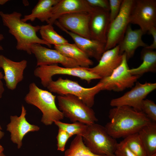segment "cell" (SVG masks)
I'll return each mask as SVG.
<instances>
[{
	"mask_svg": "<svg viewBox=\"0 0 156 156\" xmlns=\"http://www.w3.org/2000/svg\"><path fill=\"white\" fill-rule=\"evenodd\" d=\"M109 117L110 121L105 127L108 134L116 139L138 133L152 121L142 111L127 106L111 109Z\"/></svg>",
	"mask_w": 156,
	"mask_h": 156,
	"instance_id": "6da1fadb",
	"label": "cell"
},
{
	"mask_svg": "<svg viewBox=\"0 0 156 156\" xmlns=\"http://www.w3.org/2000/svg\"><path fill=\"white\" fill-rule=\"evenodd\" d=\"M0 16L3 25L8 28L9 33L16 39L17 50L25 51L31 55V46L34 44H44L51 48V45L37 35L40 26H33L23 21L21 13L14 11L10 13H5L0 11Z\"/></svg>",
	"mask_w": 156,
	"mask_h": 156,
	"instance_id": "7a4b0ae2",
	"label": "cell"
},
{
	"mask_svg": "<svg viewBox=\"0 0 156 156\" xmlns=\"http://www.w3.org/2000/svg\"><path fill=\"white\" fill-rule=\"evenodd\" d=\"M56 96L46 90L39 88L34 82L29 86V91L24 98L25 102L38 108L42 113L41 122L44 125H51L60 121L64 117L56 106Z\"/></svg>",
	"mask_w": 156,
	"mask_h": 156,
	"instance_id": "3957f363",
	"label": "cell"
},
{
	"mask_svg": "<svg viewBox=\"0 0 156 156\" xmlns=\"http://www.w3.org/2000/svg\"><path fill=\"white\" fill-rule=\"evenodd\" d=\"M59 109L64 117L73 122H79L87 125L98 120L93 110L77 97L71 94L57 96Z\"/></svg>",
	"mask_w": 156,
	"mask_h": 156,
	"instance_id": "277c9868",
	"label": "cell"
},
{
	"mask_svg": "<svg viewBox=\"0 0 156 156\" xmlns=\"http://www.w3.org/2000/svg\"><path fill=\"white\" fill-rule=\"evenodd\" d=\"M82 138L85 145L93 153L99 155L114 156L117 142L108 134L105 127L95 123L87 125Z\"/></svg>",
	"mask_w": 156,
	"mask_h": 156,
	"instance_id": "5b68a950",
	"label": "cell"
},
{
	"mask_svg": "<svg viewBox=\"0 0 156 156\" xmlns=\"http://www.w3.org/2000/svg\"><path fill=\"white\" fill-rule=\"evenodd\" d=\"M102 85L99 81L93 87L86 88L76 81L60 77L56 81H52L47 88L50 92L59 95H73L92 108L94 104L95 96L101 90Z\"/></svg>",
	"mask_w": 156,
	"mask_h": 156,
	"instance_id": "8992f818",
	"label": "cell"
},
{
	"mask_svg": "<svg viewBox=\"0 0 156 156\" xmlns=\"http://www.w3.org/2000/svg\"><path fill=\"white\" fill-rule=\"evenodd\" d=\"M34 75L40 79L42 85L47 88L56 75H66L76 77L90 83L93 79H101L98 75L88 71L86 68H69L62 67L58 64L37 66L34 71Z\"/></svg>",
	"mask_w": 156,
	"mask_h": 156,
	"instance_id": "52a82bcc",
	"label": "cell"
},
{
	"mask_svg": "<svg viewBox=\"0 0 156 156\" xmlns=\"http://www.w3.org/2000/svg\"><path fill=\"white\" fill-rule=\"evenodd\" d=\"M130 70L126 55L124 53L121 62L112 74L100 79L99 82L102 84L101 90L120 92L132 88L141 76L132 75Z\"/></svg>",
	"mask_w": 156,
	"mask_h": 156,
	"instance_id": "ba28073f",
	"label": "cell"
},
{
	"mask_svg": "<svg viewBox=\"0 0 156 156\" xmlns=\"http://www.w3.org/2000/svg\"><path fill=\"white\" fill-rule=\"evenodd\" d=\"M129 22L138 25L144 34L156 27V0H134Z\"/></svg>",
	"mask_w": 156,
	"mask_h": 156,
	"instance_id": "9c48e42d",
	"label": "cell"
},
{
	"mask_svg": "<svg viewBox=\"0 0 156 156\" xmlns=\"http://www.w3.org/2000/svg\"><path fill=\"white\" fill-rule=\"evenodd\" d=\"M134 0H123L120 12L109 23L105 44L106 51L117 46L123 37L129 24V17Z\"/></svg>",
	"mask_w": 156,
	"mask_h": 156,
	"instance_id": "30bf717a",
	"label": "cell"
},
{
	"mask_svg": "<svg viewBox=\"0 0 156 156\" xmlns=\"http://www.w3.org/2000/svg\"><path fill=\"white\" fill-rule=\"evenodd\" d=\"M156 88V83L146 82L142 83L137 81L134 87L130 91L120 97L112 99L110 105L114 107L127 106L137 111H141L142 101Z\"/></svg>",
	"mask_w": 156,
	"mask_h": 156,
	"instance_id": "8fae6325",
	"label": "cell"
},
{
	"mask_svg": "<svg viewBox=\"0 0 156 156\" xmlns=\"http://www.w3.org/2000/svg\"><path fill=\"white\" fill-rule=\"evenodd\" d=\"M31 51L36 58L37 67L58 63L66 68L80 67L76 61L65 56L56 50L46 48L40 44L32 45Z\"/></svg>",
	"mask_w": 156,
	"mask_h": 156,
	"instance_id": "7c38bea8",
	"label": "cell"
},
{
	"mask_svg": "<svg viewBox=\"0 0 156 156\" xmlns=\"http://www.w3.org/2000/svg\"><path fill=\"white\" fill-rule=\"evenodd\" d=\"M89 13L88 27L90 39L105 44L110 23L109 10L93 7Z\"/></svg>",
	"mask_w": 156,
	"mask_h": 156,
	"instance_id": "4fadbf2b",
	"label": "cell"
},
{
	"mask_svg": "<svg viewBox=\"0 0 156 156\" xmlns=\"http://www.w3.org/2000/svg\"><path fill=\"white\" fill-rule=\"evenodd\" d=\"M26 114V110L22 105L20 116H11L10 122L7 125V130L10 133L11 140L17 145L18 149L22 146L23 140L26 134L40 130L38 126L31 124L27 121L25 117Z\"/></svg>",
	"mask_w": 156,
	"mask_h": 156,
	"instance_id": "5bb4252c",
	"label": "cell"
},
{
	"mask_svg": "<svg viewBox=\"0 0 156 156\" xmlns=\"http://www.w3.org/2000/svg\"><path fill=\"white\" fill-rule=\"evenodd\" d=\"M89 13L76 12L65 14L56 20L64 29L80 36L90 39L88 24Z\"/></svg>",
	"mask_w": 156,
	"mask_h": 156,
	"instance_id": "9a60e30c",
	"label": "cell"
},
{
	"mask_svg": "<svg viewBox=\"0 0 156 156\" xmlns=\"http://www.w3.org/2000/svg\"><path fill=\"white\" fill-rule=\"evenodd\" d=\"M27 64L26 60L15 62L0 54V68L4 71L3 79L8 89L12 90L15 89L18 84L23 80Z\"/></svg>",
	"mask_w": 156,
	"mask_h": 156,
	"instance_id": "2e32d148",
	"label": "cell"
},
{
	"mask_svg": "<svg viewBox=\"0 0 156 156\" xmlns=\"http://www.w3.org/2000/svg\"><path fill=\"white\" fill-rule=\"evenodd\" d=\"M122 54L120 53L119 46L117 45L106 51L102 54L97 65L92 68H86L101 78L108 77L120 64Z\"/></svg>",
	"mask_w": 156,
	"mask_h": 156,
	"instance_id": "e0dca14e",
	"label": "cell"
},
{
	"mask_svg": "<svg viewBox=\"0 0 156 156\" xmlns=\"http://www.w3.org/2000/svg\"><path fill=\"white\" fill-rule=\"evenodd\" d=\"M54 24L69 35L77 46L89 58H93L99 62L106 51L105 44L80 36L68 31L63 27L56 21Z\"/></svg>",
	"mask_w": 156,
	"mask_h": 156,
	"instance_id": "ac0fdd59",
	"label": "cell"
},
{
	"mask_svg": "<svg viewBox=\"0 0 156 156\" xmlns=\"http://www.w3.org/2000/svg\"><path fill=\"white\" fill-rule=\"evenodd\" d=\"M92 8L86 0H60L53 7L51 18L47 23L53 25L63 15L76 12L89 13Z\"/></svg>",
	"mask_w": 156,
	"mask_h": 156,
	"instance_id": "d6986e66",
	"label": "cell"
},
{
	"mask_svg": "<svg viewBox=\"0 0 156 156\" xmlns=\"http://www.w3.org/2000/svg\"><path fill=\"white\" fill-rule=\"evenodd\" d=\"M144 34L140 29L133 30L129 25H128L123 37L118 44L120 53H125L127 60L133 56L137 48L146 47L148 45L142 40Z\"/></svg>",
	"mask_w": 156,
	"mask_h": 156,
	"instance_id": "ffe728a7",
	"label": "cell"
},
{
	"mask_svg": "<svg viewBox=\"0 0 156 156\" xmlns=\"http://www.w3.org/2000/svg\"><path fill=\"white\" fill-rule=\"evenodd\" d=\"M60 0H39L32 10L31 13L25 15L22 21L26 22L28 21H33L36 19L42 22H48L51 16L53 7Z\"/></svg>",
	"mask_w": 156,
	"mask_h": 156,
	"instance_id": "44dd1931",
	"label": "cell"
},
{
	"mask_svg": "<svg viewBox=\"0 0 156 156\" xmlns=\"http://www.w3.org/2000/svg\"><path fill=\"white\" fill-rule=\"evenodd\" d=\"M54 48L65 56L76 61L81 67L88 68L93 64V61L75 43L54 46Z\"/></svg>",
	"mask_w": 156,
	"mask_h": 156,
	"instance_id": "7402d4cb",
	"label": "cell"
},
{
	"mask_svg": "<svg viewBox=\"0 0 156 156\" xmlns=\"http://www.w3.org/2000/svg\"><path fill=\"white\" fill-rule=\"evenodd\" d=\"M147 156L156 154V124L152 121L138 132Z\"/></svg>",
	"mask_w": 156,
	"mask_h": 156,
	"instance_id": "603a6c76",
	"label": "cell"
},
{
	"mask_svg": "<svg viewBox=\"0 0 156 156\" xmlns=\"http://www.w3.org/2000/svg\"><path fill=\"white\" fill-rule=\"evenodd\" d=\"M142 63L138 67L130 70L131 74L141 76L148 72L156 71V52L153 50L143 48L141 52Z\"/></svg>",
	"mask_w": 156,
	"mask_h": 156,
	"instance_id": "cb8c5ba5",
	"label": "cell"
},
{
	"mask_svg": "<svg viewBox=\"0 0 156 156\" xmlns=\"http://www.w3.org/2000/svg\"><path fill=\"white\" fill-rule=\"evenodd\" d=\"M39 32L41 39L51 45H61L69 43L55 31L52 25L47 24L40 26Z\"/></svg>",
	"mask_w": 156,
	"mask_h": 156,
	"instance_id": "d4e9b609",
	"label": "cell"
},
{
	"mask_svg": "<svg viewBox=\"0 0 156 156\" xmlns=\"http://www.w3.org/2000/svg\"><path fill=\"white\" fill-rule=\"evenodd\" d=\"M64 156H107L96 154L92 152L84 144L82 137L76 135L71 142Z\"/></svg>",
	"mask_w": 156,
	"mask_h": 156,
	"instance_id": "484cf974",
	"label": "cell"
},
{
	"mask_svg": "<svg viewBox=\"0 0 156 156\" xmlns=\"http://www.w3.org/2000/svg\"><path fill=\"white\" fill-rule=\"evenodd\" d=\"M54 123L58 127L59 129L64 131L71 137L75 135L83 137L85 133L87 128V125L79 122L67 123L59 120L55 121Z\"/></svg>",
	"mask_w": 156,
	"mask_h": 156,
	"instance_id": "4316f807",
	"label": "cell"
},
{
	"mask_svg": "<svg viewBox=\"0 0 156 156\" xmlns=\"http://www.w3.org/2000/svg\"><path fill=\"white\" fill-rule=\"evenodd\" d=\"M123 140L128 148L136 156H147L138 133L126 137Z\"/></svg>",
	"mask_w": 156,
	"mask_h": 156,
	"instance_id": "83f0119b",
	"label": "cell"
},
{
	"mask_svg": "<svg viewBox=\"0 0 156 156\" xmlns=\"http://www.w3.org/2000/svg\"><path fill=\"white\" fill-rule=\"evenodd\" d=\"M141 111L152 121H156V105L152 101L148 99L143 100L141 104Z\"/></svg>",
	"mask_w": 156,
	"mask_h": 156,
	"instance_id": "f1b7e54d",
	"label": "cell"
},
{
	"mask_svg": "<svg viewBox=\"0 0 156 156\" xmlns=\"http://www.w3.org/2000/svg\"><path fill=\"white\" fill-rule=\"evenodd\" d=\"M123 0H109L110 23L118 14Z\"/></svg>",
	"mask_w": 156,
	"mask_h": 156,
	"instance_id": "f546056e",
	"label": "cell"
},
{
	"mask_svg": "<svg viewBox=\"0 0 156 156\" xmlns=\"http://www.w3.org/2000/svg\"><path fill=\"white\" fill-rule=\"evenodd\" d=\"M114 155V156H136L128 148L123 140L117 143Z\"/></svg>",
	"mask_w": 156,
	"mask_h": 156,
	"instance_id": "4dcf8cb0",
	"label": "cell"
},
{
	"mask_svg": "<svg viewBox=\"0 0 156 156\" xmlns=\"http://www.w3.org/2000/svg\"><path fill=\"white\" fill-rule=\"evenodd\" d=\"M71 137L66 132L59 129L57 136V150L61 151L65 150L66 144L68 140Z\"/></svg>",
	"mask_w": 156,
	"mask_h": 156,
	"instance_id": "1f68e13d",
	"label": "cell"
},
{
	"mask_svg": "<svg viewBox=\"0 0 156 156\" xmlns=\"http://www.w3.org/2000/svg\"><path fill=\"white\" fill-rule=\"evenodd\" d=\"M88 4L92 7L109 10V1L108 0H86Z\"/></svg>",
	"mask_w": 156,
	"mask_h": 156,
	"instance_id": "d6a6232c",
	"label": "cell"
},
{
	"mask_svg": "<svg viewBox=\"0 0 156 156\" xmlns=\"http://www.w3.org/2000/svg\"><path fill=\"white\" fill-rule=\"evenodd\" d=\"M151 34L153 38V42L150 45H148L146 48L153 50L156 49V27H153L150 29L148 32Z\"/></svg>",
	"mask_w": 156,
	"mask_h": 156,
	"instance_id": "836d02e7",
	"label": "cell"
},
{
	"mask_svg": "<svg viewBox=\"0 0 156 156\" xmlns=\"http://www.w3.org/2000/svg\"><path fill=\"white\" fill-rule=\"evenodd\" d=\"M3 78V75L2 72L0 70V99L2 97L3 94L5 90L3 84L1 80V79Z\"/></svg>",
	"mask_w": 156,
	"mask_h": 156,
	"instance_id": "e575fe53",
	"label": "cell"
},
{
	"mask_svg": "<svg viewBox=\"0 0 156 156\" xmlns=\"http://www.w3.org/2000/svg\"><path fill=\"white\" fill-rule=\"evenodd\" d=\"M4 39L3 35L1 34H0V42ZM3 50V47L0 44V50L2 51Z\"/></svg>",
	"mask_w": 156,
	"mask_h": 156,
	"instance_id": "d590c367",
	"label": "cell"
},
{
	"mask_svg": "<svg viewBox=\"0 0 156 156\" xmlns=\"http://www.w3.org/2000/svg\"><path fill=\"white\" fill-rule=\"evenodd\" d=\"M2 129L0 125V139L2 138L4 136V133L1 131Z\"/></svg>",
	"mask_w": 156,
	"mask_h": 156,
	"instance_id": "8d00e7d4",
	"label": "cell"
},
{
	"mask_svg": "<svg viewBox=\"0 0 156 156\" xmlns=\"http://www.w3.org/2000/svg\"><path fill=\"white\" fill-rule=\"evenodd\" d=\"M4 148L0 144V154L3 152Z\"/></svg>",
	"mask_w": 156,
	"mask_h": 156,
	"instance_id": "74e56055",
	"label": "cell"
},
{
	"mask_svg": "<svg viewBox=\"0 0 156 156\" xmlns=\"http://www.w3.org/2000/svg\"><path fill=\"white\" fill-rule=\"evenodd\" d=\"M3 1L2 0H0V5H3Z\"/></svg>",
	"mask_w": 156,
	"mask_h": 156,
	"instance_id": "f35d334b",
	"label": "cell"
},
{
	"mask_svg": "<svg viewBox=\"0 0 156 156\" xmlns=\"http://www.w3.org/2000/svg\"><path fill=\"white\" fill-rule=\"evenodd\" d=\"M0 156H6L3 152H2L0 154Z\"/></svg>",
	"mask_w": 156,
	"mask_h": 156,
	"instance_id": "ab89813d",
	"label": "cell"
},
{
	"mask_svg": "<svg viewBox=\"0 0 156 156\" xmlns=\"http://www.w3.org/2000/svg\"><path fill=\"white\" fill-rule=\"evenodd\" d=\"M151 156H156V154H155L152 155Z\"/></svg>",
	"mask_w": 156,
	"mask_h": 156,
	"instance_id": "60d3db41",
	"label": "cell"
}]
</instances>
